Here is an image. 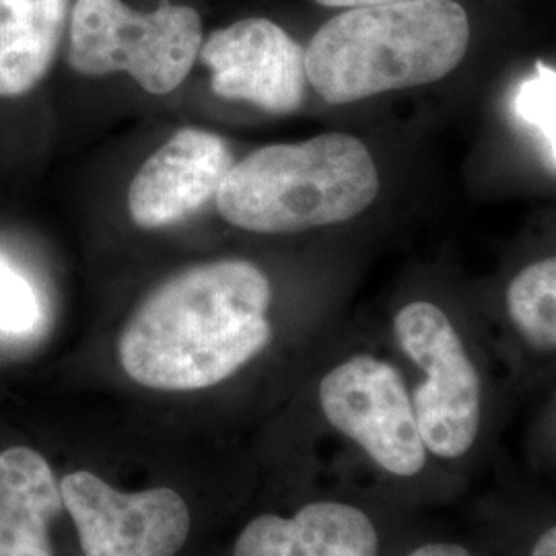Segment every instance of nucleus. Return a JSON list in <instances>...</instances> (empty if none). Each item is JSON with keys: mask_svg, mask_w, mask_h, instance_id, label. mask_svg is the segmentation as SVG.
<instances>
[{"mask_svg": "<svg viewBox=\"0 0 556 556\" xmlns=\"http://www.w3.org/2000/svg\"><path fill=\"white\" fill-rule=\"evenodd\" d=\"M378 194V167L365 142L328 132L245 155L223 179L215 202L229 225L282 236L355 219Z\"/></svg>", "mask_w": 556, "mask_h": 556, "instance_id": "obj_3", "label": "nucleus"}, {"mask_svg": "<svg viewBox=\"0 0 556 556\" xmlns=\"http://www.w3.org/2000/svg\"><path fill=\"white\" fill-rule=\"evenodd\" d=\"M378 532L361 509L319 501L291 519L260 516L245 526L233 556H378Z\"/></svg>", "mask_w": 556, "mask_h": 556, "instance_id": "obj_10", "label": "nucleus"}, {"mask_svg": "<svg viewBox=\"0 0 556 556\" xmlns=\"http://www.w3.org/2000/svg\"><path fill=\"white\" fill-rule=\"evenodd\" d=\"M319 404L330 425L390 475L415 477L425 468L415 406L390 363L369 355L344 361L321 379Z\"/></svg>", "mask_w": 556, "mask_h": 556, "instance_id": "obj_6", "label": "nucleus"}, {"mask_svg": "<svg viewBox=\"0 0 556 556\" xmlns=\"http://www.w3.org/2000/svg\"><path fill=\"white\" fill-rule=\"evenodd\" d=\"M62 509L60 484L40 452H0V556H54L48 528Z\"/></svg>", "mask_w": 556, "mask_h": 556, "instance_id": "obj_11", "label": "nucleus"}, {"mask_svg": "<svg viewBox=\"0 0 556 556\" xmlns=\"http://www.w3.org/2000/svg\"><path fill=\"white\" fill-rule=\"evenodd\" d=\"M68 0H0V98L38 87L56 59Z\"/></svg>", "mask_w": 556, "mask_h": 556, "instance_id": "obj_12", "label": "nucleus"}, {"mask_svg": "<svg viewBox=\"0 0 556 556\" xmlns=\"http://www.w3.org/2000/svg\"><path fill=\"white\" fill-rule=\"evenodd\" d=\"M470 20L454 0H410L346 9L305 50L307 80L344 105L445 79L466 56Z\"/></svg>", "mask_w": 556, "mask_h": 556, "instance_id": "obj_2", "label": "nucleus"}, {"mask_svg": "<svg viewBox=\"0 0 556 556\" xmlns=\"http://www.w3.org/2000/svg\"><path fill=\"white\" fill-rule=\"evenodd\" d=\"M85 556H176L190 534V511L174 489L122 493L91 472L60 480Z\"/></svg>", "mask_w": 556, "mask_h": 556, "instance_id": "obj_7", "label": "nucleus"}, {"mask_svg": "<svg viewBox=\"0 0 556 556\" xmlns=\"http://www.w3.org/2000/svg\"><path fill=\"white\" fill-rule=\"evenodd\" d=\"M532 556H556V526L538 538Z\"/></svg>", "mask_w": 556, "mask_h": 556, "instance_id": "obj_18", "label": "nucleus"}, {"mask_svg": "<svg viewBox=\"0 0 556 556\" xmlns=\"http://www.w3.org/2000/svg\"><path fill=\"white\" fill-rule=\"evenodd\" d=\"M517 332L536 351H556V256L526 266L507 289Z\"/></svg>", "mask_w": 556, "mask_h": 556, "instance_id": "obj_13", "label": "nucleus"}, {"mask_svg": "<svg viewBox=\"0 0 556 556\" xmlns=\"http://www.w3.org/2000/svg\"><path fill=\"white\" fill-rule=\"evenodd\" d=\"M270 280L248 260L186 268L160 285L126 321L119 365L151 390L213 388L270 342Z\"/></svg>", "mask_w": 556, "mask_h": 556, "instance_id": "obj_1", "label": "nucleus"}, {"mask_svg": "<svg viewBox=\"0 0 556 556\" xmlns=\"http://www.w3.org/2000/svg\"><path fill=\"white\" fill-rule=\"evenodd\" d=\"M408 556H475L457 544H425Z\"/></svg>", "mask_w": 556, "mask_h": 556, "instance_id": "obj_16", "label": "nucleus"}, {"mask_svg": "<svg viewBox=\"0 0 556 556\" xmlns=\"http://www.w3.org/2000/svg\"><path fill=\"white\" fill-rule=\"evenodd\" d=\"M40 301L27 278L0 258V330L23 334L38 326Z\"/></svg>", "mask_w": 556, "mask_h": 556, "instance_id": "obj_15", "label": "nucleus"}, {"mask_svg": "<svg viewBox=\"0 0 556 556\" xmlns=\"http://www.w3.org/2000/svg\"><path fill=\"white\" fill-rule=\"evenodd\" d=\"M394 332L427 374L413 396L425 447L445 459L464 456L478 435L480 379L456 328L438 305L415 301L397 312Z\"/></svg>", "mask_w": 556, "mask_h": 556, "instance_id": "obj_5", "label": "nucleus"}, {"mask_svg": "<svg viewBox=\"0 0 556 556\" xmlns=\"http://www.w3.org/2000/svg\"><path fill=\"white\" fill-rule=\"evenodd\" d=\"M199 11L161 0L140 13L122 0H77L71 11L68 64L83 77L126 73L151 96L176 91L199 60Z\"/></svg>", "mask_w": 556, "mask_h": 556, "instance_id": "obj_4", "label": "nucleus"}, {"mask_svg": "<svg viewBox=\"0 0 556 556\" xmlns=\"http://www.w3.org/2000/svg\"><path fill=\"white\" fill-rule=\"evenodd\" d=\"M233 163V153L219 135L179 128L140 165L130 181V219L139 229L155 231L194 217L217 199Z\"/></svg>", "mask_w": 556, "mask_h": 556, "instance_id": "obj_9", "label": "nucleus"}, {"mask_svg": "<svg viewBox=\"0 0 556 556\" xmlns=\"http://www.w3.org/2000/svg\"><path fill=\"white\" fill-rule=\"evenodd\" d=\"M316 2L330 9H365V7H383V4L410 2V0H316Z\"/></svg>", "mask_w": 556, "mask_h": 556, "instance_id": "obj_17", "label": "nucleus"}, {"mask_svg": "<svg viewBox=\"0 0 556 556\" xmlns=\"http://www.w3.org/2000/svg\"><path fill=\"white\" fill-rule=\"evenodd\" d=\"M519 118L536 126L546 137L556 163V71L538 62L536 73L519 87L516 98Z\"/></svg>", "mask_w": 556, "mask_h": 556, "instance_id": "obj_14", "label": "nucleus"}, {"mask_svg": "<svg viewBox=\"0 0 556 556\" xmlns=\"http://www.w3.org/2000/svg\"><path fill=\"white\" fill-rule=\"evenodd\" d=\"M199 59L223 100L248 101L278 116L293 114L305 100V50L275 21L252 17L211 31Z\"/></svg>", "mask_w": 556, "mask_h": 556, "instance_id": "obj_8", "label": "nucleus"}]
</instances>
